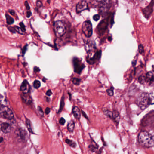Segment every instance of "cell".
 <instances>
[{
  "label": "cell",
  "instance_id": "1",
  "mask_svg": "<svg viewBox=\"0 0 154 154\" xmlns=\"http://www.w3.org/2000/svg\"><path fill=\"white\" fill-rule=\"evenodd\" d=\"M138 140L140 145L146 147L154 146V136L146 131H141L139 134Z\"/></svg>",
  "mask_w": 154,
  "mask_h": 154
},
{
  "label": "cell",
  "instance_id": "2",
  "mask_svg": "<svg viewBox=\"0 0 154 154\" xmlns=\"http://www.w3.org/2000/svg\"><path fill=\"white\" fill-rule=\"evenodd\" d=\"M53 27L55 35L57 38L62 37L66 32L65 25L61 20H58L55 21L54 23Z\"/></svg>",
  "mask_w": 154,
  "mask_h": 154
},
{
  "label": "cell",
  "instance_id": "3",
  "mask_svg": "<svg viewBox=\"0 0 154 154\" xmlns=\"http://www.w3.org/2000/svg\"><path fill=\"white\" fill-rule=\"evenodd\" d=\"M112 7L111 0H101L99 4V11L100 15L105 17L108 14Z\"/></svg>",
  "mask_w": 154,
  "mask_h": 154
},
{
  "label": "cell",
  "instance_id": "4",
  "mask_svg": "<svg viewBox=\"0 0 154 154\" xmlns=\"http://www.w3.org/2000/svg\"><path fill=\"white\" fill-rule=\"evenodd\" d=\"M137 104L142 109H145L150 104L149 94L146 93L142 94L137 100Z\"/></svg>",
  "mask_w": 154,
  "mask_h": 154
},
{
  "label": "cell",
  "instance_id": "5",
  "mask_svg": "<svg viewBox=\"0 0 154 154\" xmlns=\"http://www.w3.org/2000/svg\"><path fill=\"white\" fill-rule=\"evenodd\" d=\"M0 115L2 118L8 120H12L14 118V114L10 108L5 105H1Z\"/></svg>",
  "mask_w": 154,
  "mask_h": 154
},
{
  "label": "cell",
  "instance_id": "6",
  "mask_svg": "<svg viewBox=\"0 0 154 154\" xmlns=\"http://www.w3.org/2000/svg\"><path fill=\"white\" fill-rule=\"evenodd\" d=\"M82 30L86 37L90 38L91 36L93 34L92 25L90 20H87L83 22Z\"/></svg>",
  "mask_w": 154,
  "mask_h": 154
},
{
  "label": "cell",
  "instance_id": "7",
  "mask_svg": "<svg viewBox=\"0 0 154 154\" xmlns=\"http://www.w3.org/2000/svg\"><path fill=\"white\" fill-rule=\"evenodd\" d=\"M72 62L75 72L80 74L85 67V65L83 63H82V61L77 57H74Z\"/></svg>",
  "mask_w": 154,
  "mask_h": 154
},
{
  "label": "cell",
  "instance_id": "8",
  "mask_svg": "<svg viewBox=\"0 0 154 154\" xmlns=\"http://www.w3.org/2000/svg\"><path fill=\"white\" fill-rule=\"evenodd\" d=\"M154 6V0H151L149 4L146 7L142 10L143 16L147 20L150 17L153 13Z\"/></svg>",
  "mask_w": 154,
  "mask_h": 154
},
{
  "label": "cell",
  "instance_id": "9",
  "mask_svg": "<svg viewBox=\"0 0 154 154\" xmlns=\"http://www.w3.org/2000/svg\"><path fill=\"white\" fill-rule=\"evenodd\" d=\"M109 17L106 19L103 20H102L97 27V30H98V34L102 35H103L106 29H107L108 26V20Z\"/></svg>",
  "mask_w": 154,
  "mask_h": 154
},
{
  "label": "cell",
  "instance_id": "10",
  "mask_svg": "<svg viewBox=\"0 0 154 154\" xmlns=\"http://www.w3.org/2000/svg\"><path fill=\"white\" fill-rule=\"evenodd\" d=\"M101 54L102 51L101 50L96 51L92 57L87 56L86 57V61L90 64H93L100 59Z\"/></svg>",
  "mask_w": 154,
  "mask_h": 154
},
{
  "label": "cell",
  "instance_id": "11",
  "mask_svg": "<svg viewBox=\"0 0 154 154\" xmlns=\"http://www.w3.org/2000/svg\"><path fill=\"white\" fill-rule=\"evenodd\" d=\"M16 134L18 139L23 141H26L28 139V134L26 131L23 128H18L16 130Z\"/></svg>",
  "mask_w": 154,
  "mask_h": 154
},
{
  "label": "cell",
  "instance_id": "12",
  "mask_svg": "<svg viewBox=\"0 0 154 154\" xmlns=\"http://www.w3.org/2000/svg\"><path fill=\"white\" fill-rule=\"evenodd\" d=\"M88 9V5L85 0H82L79 2L76 5V11L77 14L81 13L84 11Z\"/></svg>",
  "mask_w": 154,
  "mask_h": 154
},
{
  "label": "cell",
  "instance_id": "13",
  "mask_svg": "<svg viewBox=\"0 0 154 154\" xmlns=\"http://www.w3.org/2000/svg\"><path fill=\"white\" fill-rule=\"evenodd\" d=\"M30 90V85H29L28 82L27 80H24L20 86V91L22 92L23 94H28L29 93Z\"/></svg>",
  "mask_w": 154,
  "mask_h": 154
},
{
  "label": "cell",
  "instance_id": "14",
  "mask_svg": "<svg viewBox=\"0 0 154 154\" xmlns=\"http://www.w3.org/2000/svg\"><path fill=\"white\" fill-rule=\"evenodd\" d=\"M11 127L9 123L2 122L1 124V130L4 133H9L11 131Z\"/></svg>",
  "mask_w": 154,
  "mask_h": 154
},
{
  "label": "cell",
  "instance_id": "15",
  "mask_svg": "<svg viewBox=\"0 0 154 154\" xmlns=\"http://www.w3.org/2000/svg\"><path fill=\"white\" fill-rule=\"evenodd\" d=\"M104 113H105L106 116L114 120L115 121H119V115L118 113H116L115 112H112L108 110L105 111H104Z\"/></svg>",
  "mask_w": 154,
  "mask_h": 154
},
{
  "label": "cell",
  "instance_id": "16",
  "mask_svg": "<svg viewBox=\"0 0 154 154\" xmlns=\"http://www.w3.org/2000/svg\"><path fill=\"white\" fill-rule=\"evenodd\" d=\"M72 113L74 116L77 120H80L81 117V111L77 106H75L72 110Z\"/></svg>",
  "mask_w": 154,
  "mask_h": 154
},
{
  "label": "cell",
  "instance_id": "17",
  "mask_svg": "<svg viewBox=\"0 0 154 154\" xmlns=\"http://www.w3.org/2000/svg\"><path fill=\"white\" fill-rule=\"evenodd\" d=\"M21 98H22L23 101L26 104H29L32 103V98H31V96L29 94V93L23 94L21 95Z\"/></svg>",
  "mask_w": 154,
  "mask_h": 154
},
{
  "label": "cell",
  "instance_id": "18",
  "mask_svg": "<svg viewBox=\"0 0 154 154\" xmlns=\"http://www.w3.org/2000/svg\"><path fill=\"white\" fill-rule=\"evenodd\" d=\"M26 122L28 129V130L29 131L30 133L33 134L34 133V131H33V126H32V123H31L30 120L29 119L27 118H26Z\"/></svg>",
  "mask_w": 154,
  "mask_h": 154
},
{
  "label": "cell",
  "instance_id": "19",
  "mask_svg": "<svg viewBox=\"0 0 154 154\" xmlns=\"http://www.w3.org/2000/svg\"><path fill=\"white\" fill-rule=\"evenodd\" d=\"M75 123L73 121H70L67 125V129L68 131L72 132L74 131L75 128Z\"/></svg>",
  "mask_w": 154,
  "mask_h": 154
},
{
  "label": "cell",
  "instance_id": "20",
  "mask_svg": "<svg viewBox=\"0 0 154 154\" xmlns=\"http://www.w3.org/2000/svg\"><path fill=\"white\" fill-rule=\"evenodd\" d=\"M5 17H6V21H7V24L8 25H11L14 23L15 20L13 18L11 17L10 15L6 13L5 14Z\"/></svg>",
  "mask_w": 154,
  "mask_h": 154
},
{
  "label": "cell",
  "instance_id": "21",
  "mask_svg": "<svg viewBox=\"0 0 154 154\" xmlns=\"http://www.w3.org/2000/svg\"><path fill=\"white\" fill-rule=\"evenodd\" d=\"M66 142L67 143L68 145H69L70 146L73 148H75L76 146V144L75 141L73 140H71L66 139L65 140Z\"/></svg>",
  "mask_w": 154,
  "mask_h": 154
},
{
  "label": "cell",
  "instance_id": "22",
  "mask_svg": "<svg viewBox=\"0 0 154 154\" xmlns=\"http://www.w3.org/2000/svg\"><path fill=\"white\" fill-rule=\"evenodd\" d=\"M65 106V102H64V96H63L62 97V99H61V102H60V108H59V110H58V112H61L63 111V109L64 107Z\"/></svg>",
  "mask_w": 154,
  "mask_h": 154
},
{
  "label": "cell",
  "instance_id": "23",
  "mask_svg": "<svg viewBox=\"0 0 154 154\" xmlns=\"http://www.w3.org/2000/svg\"><path fill=\"white\" fill-rule=\"evenodd\" d=\"M146 78L150 82H152L154 79V72H149L146 74Z\"/></svg>",
  "mask_w": 154,
  "mask_h": 154
},
{
  "label": "cell",
  "instance_id": "24",
  "mask_svg": "<svg viewBox=\"0 0 154 154\" xmlns=\"http://www.w3.org/2000/svg\"><path fill=\"white\" fill-rule=\"evenodd\" d=\"M149 98L150 104H154V90L149 94Z\"/></svg>",
  "mask_w": 154,
  "mask_h": 154
},
{
  "label": "cell",
  "instance_id": "25",
  "mask_svg": "<svg viewBox=\"0 0 154 154\" xmlns=\"http://www.w3.org/2000/svg\"><path fill=\"white\" fill-rule=\"evenodd\" d=\"M41 85V83L38 80H35L33 83V86L35 89H38Z\"/></svg>",
  "mask_w": 154,
  "mask_h": 154
},
{
  "label": "cell",
  "instance_id": "26",
  "mask_svg": "<svg viewBox=\"0 0 154 154\" xmlns=\"http://www.w3.org/2000/svg\"><path fill=\"white\" fill-rule=\"evenodd\" d=\"M81 79L78 78H74L72 79V83L75 85H80L81 82Z\"/></svg>",
  "mask_w": 154,
  "mask_h": 154
},
{
  "label": "cell",
  "instance_id": "27",
  "mask_svg": "<svg viewBox=\"0 0 154 154\" xmlns=\"http://www.w3.org/2000/svg\"><path fill=\"white\" fill-rule=\"evenodd\" d=\"M14 28H15V30H16V32L18 33L19 34H20V35H24V33L23 31H22V29L20 28V27H19L17 26H14Z\"/></svg>",
  "mask_w": 154,
  "mask_h": 154
},
{
  "label": "cell",
  "instance_id": "28",
  "mask_svg": "<svg viewBox=\"0 0 154 154\" xmlns=\"http://www.w3.org/2000/svg\"><path fill=\"white\" fill-rule=\"evenodd\" d=\"M138 51L140 54H144V47H143L142 45H139Z\"/></svg>",
  "mask_w": 154,
  "mask_h": 154
},
{
  "label": "cell",
  "instance_id": "29",
  "mask_svg": "<svg viewBox=\"0 0 154 154\" xmlns=\"http://www.w3.org/2000/svg\"><path fill=\"white\" fill-rule=\"evenodd\" d=\"M107 92L109 96H112L113 95V88L112 87L110 89H108Z\"/></svg>",
  "mask_w": 154,
  "mask_h": 154
},
{
  "label": "cell",
  "instance_id": "30",
  "mask_svg": "<svg viewBox=\"0 0 154 154\" xmlns=\"http://www.w3.org/2000/svg\"><path fill=\"white\" fill-rule=\"evenodd\" d=\"M20 28L22 29V31L24 32V33H26V26L24 25V23L22 22H20Z\"/></svg>",
  "mask_w": 154,
  "mask_h": 154
},
{
  "label": "cell",
  "instance_id": "31",
  "mask_svg": "<svg viewBox=\"0 0 154 154\" xmlns=\"http://www.w3.org/2000/svg\"><path fill=\"white\" fill-rule=\"evenodd\" d=\"M100 16L99 14H96L93 17L94 20L95 21H98L100 20Z\"/></svg>",
  "mask_w": 154,
  "mask_h": 154
},
{
  "label": "cell",
  "instance_id": "32",
  "mask_svg": "<svg viewBox=\"0 0 154 154\" xmlns=\"http://www.w3.org/2000/svg\"><path fill=\"white\" fill-rule=\"evenodd\" d=\"M36 6L38 8H42L43 7V4H42V2L39 0L37 1L36 2Z\"/></svg>",
  "mask_w": 154,
  "mask_h": 154
},
{
  "label": "cell",
  "instance_id": "33",
  "mask_svg": "<svg viewBox=\"0 0 154 154\" xmlns=\"http://www.w3.org/2000/svg\"><path fill=\"white\" fill-rule=\"evenodd\" d=\"M28 46V45H26L24 46V47L23 48V49H22V54L23 56H24L27 50Z\"/></svg>",
  "mask_w": 154,
  "mask_h": 154
},
{
  "label": "cell",
  "instance_id": "34",
  "mask_svg": "<svg viewBox=\"0 0 154 154\" xmlns=\"http://www.w3.org/2000/svg\"><path fill=\"white\" fill-rule=\"evenodd\" d=\"M38 112H39L40 115H41V116H44V111H43V109H42L41 107L38 106Z\"/></svg>",
  "mask_w": 154,
  "mask_h": 154
},
{
  "label": "cell",
  "instance_id": "35",
  "mask_svg": "<svg viewBox=\"0 0 154 154\" xmlns=\"http://www.w3.org/2000/svg\"><path fill=\"white\" fill-rule=\"evenodd\" d=\"M8 30L10 31L12 33H16V31L15 30V28L13 27H8Z\"/></svg>",
  "mask_w": 154,
  "mask_h": 154
},
{
  "label": "cell",
  "instance_id": "36",
  "mask_svg": "<svg viewBox=\"0 0 154 154\" xmlns=\"http://www.w3.org/2000/svg\"><path fill=\"white\" fill-rule=\"evenodd\" d=\"M114 15H113V14H112V16L111 17V18L110 19V25H111V28H112V27L113 26V24L114 23Z\"/></svg>",
  "mask_w": 154,
  "mask_h": 154
},
{
  "label": "cell",
  "instance_id": "37",
  "mask_svg": "<svg viewBox=\"0 0 154 154\" xmlns=\"http://www.w3.org/2000/svg\"><path fill=\"white\" fill-rule=\"evenodd\" d=\"M66 120L63 118H61L59 120V123L61 125H64L65 123Z\"/></svg>",
  "mask_w": 154,
  "mask_h": 154
},
{
  "label": "cell",
  "instance_id": "38",
  "mask_svg": "<svg viewBox=\"0 0 154 154\" xmlns=\"http://www.w3.org/2000/svg\"><path fill=\"white\" fill-rule=\"evenodd\" d=\"M25 7H26V9L27 10L29 11L30 10V6H29V4L28 1H26L25 2Z\"/></svg>",
  "mask_w": 154,
  "mask_h": 154
},
{
  "label": "cell",
  "instance_id": "39",
  "mask_svg": "<svg viewBox=\"0 0 154 154\" xmlns=\"http://www.w3.org/2000/svg\"><path fill=\"white\" fill-rule=\"evenodd\" d=\"M31 16H32V12H31L30 11H28L26 12L27 17L28 18H29Z\"/></svg>",
  "mask_w": 154,
  "mask_h": 154
},
{
  "label": "cell",
  "instance_id": "40",
  "mask_svg": "<svg viewBox=\"0 0 154 154\" xmlns=\"http://www.w3.org/2000/svg\"><path fill=\"white\" fill-rule=\"evenodd\" d=\"M46 94L48 96H50L52 94V92L51 90H48V91H47L46 93Z\"/></svg>",
  "mask_w": 154,
  "mask_h": 154
},
{
  "label": "cell",
  "instance_id": "41",
  "mask_svg": "<svg viewBox=\"0 0 154 154\" xmlns=\"http://www.w3.org/2000/svg\"><path fill=\"white\" fill-rule=\"evenodd\" d=\"M50 109L48 107H47V108L45 110V112L46 114H48L50 112Z\"/></svg>",
  "mask_w": 154,
  "mask_h": 154
},
{
  "label": "cell",
  "instance_id": "42",
  "mask_svg": "<svg viewBox=\"0 0 154 154\" xmlns=\"http://www.w3.org/2000/svg\"><path fill=\"white\" fill-rule=\"evenodd\" d=\"M8 12H9L10 14L12 15V16H14V15L15 14V11H14V10H9L8 11Z\"/></svg>",
  "mask_w": 154,
  "mask_h": 154
},
{
  "label": "cell",
  "instance_id": "43",
  "mask_svg": "<svg viewBox=\"0 0 154 154\" xmlns=\"http://www.w3.org/2000/svg\"><path fill=\"white\" fill-rule=\"evenodd\" d=\"M34 72H39L40 71V69L38 67H35L34 68Z\"/></svg>",
  "mask_w": 154,
  "mask_h": 154
},
{
  "label": "cell",
  "instance_id": "44",
  "mask_svg": "<svg viewBox=\"0 0 154 154\" xmlns=\"http://www.w3.org/2000/svg\"><path fill=\"white\" fill-rule=\"evenodd\" d=\"M82 114H83V116H84V117H85V118H86V119H88V117H87V116H86V114H85V112H84L83 111H82Z\"/></svg>",
  "mask_w": 154,
  "mask_h": 154
},
{
  "label": "cell",
  "instance_id": "45",
  "mask_svg": "<svg viewBox=\"0 0 154 154\" xmlns=\"http://www.w3.org/2000/svg\"><path fill=\"white\" fill-rule=\"evenodd\" d=\"M108 39H109V41H111L112 40V38L111 37H109Z\"/></svg>",
  "mask_w": 154,
  "mask_h": 154
},
{
  "label": "cell",
  "instance_id": "46",
  "mask_svg": "<svg viewBox=\"0 0 154 154\" xmlns=\"http://www.w3.org/2000/svg\"><path fill=\"white\" fill-rule=\"evenodd\" d=\"M3 141V137H1V141H0V142H1V143H2V141Z\"/></svg>",
  "mask_w": 154,
  "mask_h": 154
},
{
  "label": "cell",
  "instance_id": "47",
  "mask_svg": "<svg viewBox=\"0 0 154 154\" xmlns=\"http://www.w3.org/2000/svg\"><path fill=\"white\" fill-rule=\"evenodd\" d=\"M46 101L47 102H49L50 101V99L47 97V98H46Z\"/></svg>",
  "mask_w": 154,
  "mask_h": 154
},
{
  "label": "cell",
  "instance_id": "48",
  "mask_svg": "<svg viewBox=\"0 0 154 154\" xmlns=\"http://www.w3.org/2000/svg\"><path fill=\"white\" fill-rule=\"evenodd\" d=\"M48 2L49 4V3H50V0H48Z\"/></svg>",
  "mask_w": 154,
  "mask_h": 154
}]
</instances>
